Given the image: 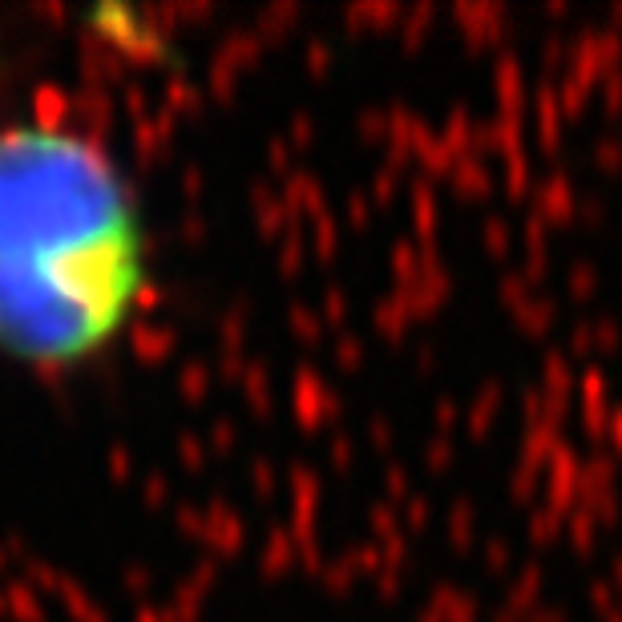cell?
Returning a JSON list of instances; mask_svg holds the SVG:
<instances>
[{"instance_id":"obj_1","label":"cell","mask_w":622,"mask_h":622,"mask_svg":"<svg viewBox=\"0 0 622 622\" xmlns=\"http://www.w3.org/2000/svg\"><path fill=\"white\" fill-rule=\"evenodd\" d=\"M150 295V235L114 150L69 122L0 126V356L77 372L114 352Z\"/></svg>"}]
</instances>
